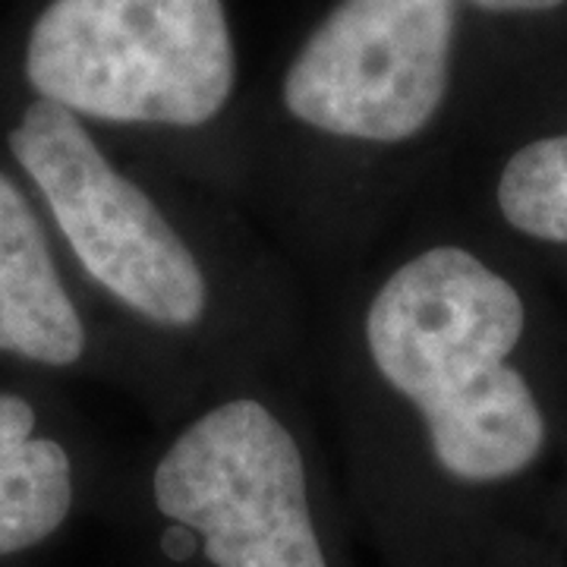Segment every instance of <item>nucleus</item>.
I'll list each match as a JSON object with an SVG mask.
<instances>
[{
	"label": "nucleus",
	"mask_w": 567,
	"mask_h": 567,
	"mask_svg": "<svg viewBox=\"0 0 567 567\" xmlns=\"http://www.w3.org/2000/svg\"><path fill=\"white\" fill-rule=\"evenodd\" d=\"M520 334V293L457 246L413 256L369 303L372 363L423 413L435 461L457 480H505L543 451V410L507 365Z\"/></svg>",
	"instance_id": "obj_1"
},
{
	"label": "nucleus",
	"mask_w": 567,
	"mask_h": 567,
	"mask_svg": "<svg viewBox=\"0 0 567 567\" xmlns=\"http://www.w3.org/2000/svg\"><path fill=\"white\" fill-rule=\"evenodd\" d=\"M25 76L76 117L203 126L234 92L237 54L221 0H51Z\"/></svg>",
	"instance_id": "obj_2"
},
{
	"label": "nucleus",
	"mask_w": 567,
	"mask_h": 567,
	"mask_svg": "<svg viewBox=\"0 0 567 567\" xmlns=\"http://www.w3.org/2000/svg\"><path fill=\"white\" fill-rule=\"evenodd\" d=\"M10 152L51 205L82 268L126 309L155 324L193 328L205 316L208 287L193 249L174 224L126 181L61 104L25 107Z\"/></svg>",
	"instance_id": "obj_3"
},
{
	"label": "nucleus",
	"mask_w": 567,
	"mask_h": 567,
	"mask_svg": "<svg viewBox=\"0 0 567 567\" xmlns=\"http://www.w3.org/2000/svg\"><path fill=\"white\" fill-rule=\"evenodd\" d=\"M155 505L215 567H328L290 429L259 401L212 406L155 466Z\"/></svg>",
	"instance_id": "obj_4"
},
{
	"label": "nucleus",
	"mask_w": 567,
	"mask_h": 567,
	"mask_svg": "<svg viewBox=\"0 0 567 567\" xmlns=\"http://www.w3.org/2000/svg\"><path fill=\"white\" fill-rule=\"evenodd\" d=\"M457 0H341L284 76L287 111L328 136L404 142L447 92Z\"/></svg>",
	"instance_id": "obj_5"
},
{
	"label": "nucleus",
	"mask_w": 567,
	"mask_h": 567,
	"mask_svg": "<svg viewBox=\"0 0 567 567\" xmlns=\"http://www.w3.org/2000/svg\"><path fill=\"white\" fill-rule=\"evenodd\" d=\"M0 350L44 365H73L85 350V328L48 237L7 174H0Z\"/></svg>",
	"instance_id": "obj_6"
},
{
	"label": "nucleus",
	"mask_w": 567,
	"mask_h": 567,
	"mask_svg": "<svg viewBox=\"0 0 567 567\" xmlns=\"http://www.w3.org/2000/svg\"><path fill=\"white\" fill-rule=\"evenodd\" d=\"M32 432V404L0 391V558L44 543L73 505L66 451Z\"/></svg>",
	"instance_id": "obj_7"
},
{
	"label": "nucleus",
	"mask_w": 567,
	"mask_h": 567,
	"mask_svg": "<svg viewBox=\"0 0 567 567\" xmlns=\"http://www.w3.org/2000/svg\"><path fill=\"white\" fill-rule=\"evenodd\" d=\"M505 221L546 244H567V136L529 142L511 155L498 181Z\"/></svg>",
	"instance_id": "obj_8"
},
{
	"label": "nucleus",
	"mask_w": 567,
	"mask_h": 567,
	"mask_svg": "<svg viewBox=\"0 0 567 567\" xmlns=\"http://www.w3.org/2000/svg\"><path fill=\"white\" fill-rule=\"evenodd\" d=\"M470 3L488 13H539V10L561 7L565 0H470Z\"/></svg>",
	"instance_id": "obj_9"
}]
</instances>
